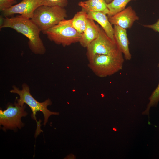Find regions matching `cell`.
<instances>
[{
	"instance_id": "7a4b0ae2",
	"label": "cell",
	"mask_w": 159,
	"mask_h": 159,
	"mask_svg": "<svg viewBox=\"0 0 159 159\" xmlns=\"http://www.w3.org/2000/svg\"><path fill=\"white\" fill-rule=\"evenodd\" d=\"M87 58L89 67L100 77L111 76L122 70L124 61L121 51L114 55L97 54Z\"/></svg>"
},
{
	"instance_id": "d6986e66",
	"label": "cell",
	"mask_w": 159,
	"mask_h": 159,
	"mask_svg": "<svg viewBox=\"0 0 159 159\" xmlns=\"http://www.w3.org/2000/svg\"><path fill=\"white\" fill-rule=\"evenodd\" d=\"M143 26L145 27L151 29L159 33V19L155 23L153 24H144Z\"/></svg>"
},
{
	"instance_id": "52a82bcc",
	"label": "cell",
	"mask_w": 159,
	"mask_h": 159,
	"mask_svg": "<svg viewBox=\"0 0 159 159\" xmlns=\"http://www.w3.org/2000/svg\"><path fill=\"white\" fill-rule=\"evenodd\" d=\"M86 48L87 57L97 54L114 55L120 51L115 41L109 38L102 27L97 37Z\"/></svg>"
},
{
	"instance_id": "7402d4cb",
	"label": "cell",
	"mask_w": 159,
	"mask_h": 159,
	"mask_svg": "<svg viewBox=\"0 0 159 159\" xmlns=\"http://www.w3.org/2000/svg\"><path fill=\"white\" fill-rule=\"evenodd\" d=\"M148 124L149 125H151V124L150 123V122L149 120H148Z\"/></svg>"
},
{
	"instance_id": "8fae6325",
	"label": "cell",
	"mask_w": 159,
	"mask_h": 159,
	"mask_svg": "<svg viewBox=\"0 0 159 159\" xmlns=\"http://www.w3.org/2000/svg\"><path fill=\"white\" fill-rule=\"evenodd\" d=\"M100 29L98 24H96L92 19L89 18L87 20L85 30L82 34L79 42L81 45L87 47L88 45L97 38L99 35Z\"/></svg>"
},
{
	"instance_id": "4fadbf2b",
	"label": "cell",
	"mask_w": 159,
	"mask_h": 159,
	"mask_svg": "<svg viewBox=\"0 0 159 159\" xmlns=\"http://www.w3.org/2000/svg\"><path fill=\"white\" fill-rule=\"evenodd\" d=\"M82 10L88 13L90 11L100 12L108 15L109 10L105 0H87L78 3Z\"/></svg>"
},
{
	"instance_id": "6da1fadb",
	"label": "cell",
	"mask_w": 159,
	"mask_h": 159,
	"mask_svg": "<svg viewBox=\"0 0 159 159\" xmlns=\"http://www.w3.org/2000/svg\"><path fill=\"white\" fill-rule=\"evenodd\" d=\"M9 28L26 37L29 39V49L34 53L42 55L45 53L46 49L40 37V30L31 19L20 16L5 17L0 29Z\"/></svg>"
},
{
	"instance_id": "ac0fdd59",
	"label": "cell",
	"mask_w": 159,
	"mask_h": 159,
	"mask_svg": "<svg viewBox=\"0 0 159 159\" xmlns=\"http://www.w3.org/2000/svg\"><path fill=\"white\" fill-rule=\"evenodd\" d=\"M16 3V0H0V10L2 12L10 8Z\"/></svg>"
},
{
	"instance_id": "9a60e30c",
	"label": "cell",
	"mask_w": 159,
	"mask_h": 159,
	"mask_svg": "<svg viewBox=\"0 0 159 159\" xmlns=\"http://www.w3.org/2000/svg\"><path fill=\"white\" fill-rule=\"evenodd\" d=\"M136 0H113L107 6L110 12L108 17L112 16L125 9L127 4L131 1Z\"/></svg>"
},
{
	"instance_id": "ffe728a7",
	"label": "cell",
	"mask_w": 159,
	"mask_h": 159,
	"mask_svg": "<svg viewBox=\"0 0 159 159\" xmlns=\"http://www.w3.org/2000/svg\"><path fill=\"white\" fill-rule=\"evenodd\" d=\"M4 19V18L1 15L0 17V27L3 24Z\"/></svg>"
},
{
	"instance_id": "7c38bea8",
	"label": "cell",
	"mask_w": 159,
	"mask_h": 159,
	"mask_svg": "<svg viewBox=\"0 0 159 159\" xmlns=\"http://www.w3.org/2000/svg\"><path fill=\"white\" fill-rule=\"evenodd\" d=\"M89 18L95 21L100 24L108 36L115 41L114 36V29L105 14L100 12L90 11L87 13Z\"/></svg>"
},
{
	"instance_id": "9c48e42d",
	"label": "cell",
	"mask_w": 159,
	"mask_h": 159,
	"mask_svg": "<svg viewBox=\"0 0 159 159\" xmlns=\"http://www.w3.org/2000/svg\"><path fill=\"white\" fill-rule=\"evenodd\" d=\"M108 18L112 25H117L125 29L131 28L135 21L139 19L131 6Z\"/></svg>"
},
{
	"instance_id": "ba28073f",
	"label": "cell",
	"mask_w": 159,
	"mask_h": 159,
	"mask_svg": "<svg viewBox=\"0 0 159 159\" xmlns=\"http://www.w3.org/2000/svg\"><path fill=\"white\" fill-rule=\"evenodd\" d=\"M42 5L40 0H22L20 2L1 12L5 17L19 14L24 18L31 19L35 10Z\"/></svg>"
},
{
	"instance_id": "603a6c76",
	"label": "cell",
	"mask_w": 159,
	"mask_h": 159,
	"mask_svg": "<svg viewBox=\"0 0 159 159\" xmlns=\"http://www.w3.org/2000/svg\"><path fill=\"white\" fill-rule=\"evenodd\" d=\"M113 130H115V131H116L117 130L116 129L114 128L113 129Z\"/></svg>"
},
{
	"instance_id": "277c9868",
	"label": "cell",
	"mask_w": 159,
	"mask_h": 159,
	"mask_svg": "<svg viewBox=\"0 0 159 159\" xmlns=\"http://www.w3.org/2000/svg\"><path fill=\"white\" fill-rule=\"evenodd\" d=\"M42 33L50 41L63 47L79 42L82 35L73 27L72 19H64Z\"/></svg>"
},
{
	"instance_id": "30bf717a",
	"label": "cell",
	"mask_w": 159,
	"mask_h": 159,
	"mask_svg": "<svg viewBox=\"0 0 159 159\" xmlns=\"http://www.w3.org/2000/svg\"><path fill=\"white\" fill-rule=\"evenodd\" d=\"M113 29L114 39L119 49L123 54L125 60H130L132 56L130 52V43L126 29L116 25H114Z\"/></svg>"
},
{
	"instance_id": "5b68a950",
	"label": "cell",
	"mask_w": 159,
	"mask_h": 159,
	"mask_svg": "<svg viewBox=\"0 0 159 159\" xmlns=\"http://www.w3.org/2000/svg\"><path fill=\"white\" fill-rule=\"evenodd\" d=\"M21 90H19L15 86H13L10 92L19 95V98L16 99V100L17 102H16L19 105L23 106L25 104L29 106L32 112V117L36 121L37 124L38 122L36 120L35 115L37 112L41 111L43 113L44 117L43 124L44 125H46L50 116L52 115H59V113L51 112L47 109V107L52 104V102L50 99H48L43 102H40L32 95L29 87L27 84H23Z\"/></svg>"
},
{
	"instance_id": "3957f363",
	"label": "cell",
	"mask_w": 159,
	"mask_h": 159,
	"mask_svg": "<svg viewBox=\"0 0 159 159\" xmlns=\"http://www.w3.org/2000/svg\"><path fill=\"white\" fill-rule=\"evenodd\" d=\"M67 17L64 7L42 5L35 10L31 19L43 32L57 24Z\"/></svg>"
},
{
	"instance_id": "2e32d148",
	"label": "cell",
	"mask_w": 159,
	"mask_h": 159,
	"mask_svg": "<svg viewBox=\"0 0 159 159\" xmlns=\"http://www.w3.org/2000/svg\"><path fill=\"white\" fill-rule=\"evenodd\" d=\"M157 67L159 68V63ZM149 100L150 101L147 105V108L142 112V114L148 115V119H149V113L150 108L152 107H156L159 102V82L158 86L152 93Z\"/></svg>"
},
{
	"instance_id": "5bb4252c",
	"label": "cell",
	"mask_w": 159,
	"mask_h": 159,
	"mask_svg": "<svg viewBox=\"0 0 159 159\" xmlns=\"http://www.w3.org/2000/svg\"><path fill=\"white\" fill-rule=\"evenodd\" d=\"M89 18L87 13L82 10L77 12L72 19V25L79 33L82 34L85 29Z\"/></svg>"
},
{
	"instance_id": "e0dca14e",
	"label": "cell",
	"mask_w": 159,
	"mask_h": 159,
	"mask_svg": "<svg viewBox=\"0 0 159 159\" xmlns=\"http://www.w3.org/2000/svg\"><path fill=\"white\" fill-rule=\"evenodd\" d=\"M42 5L49 6H58L65 7L68 4V0H40Z\"/></svg>"
},
{
	"instance_id": "44dd1931",
	"label": "cell",
	"mask_w": 159,
	"mask_h": 159,
	"mask_svg": "<svg viewBox=\"0 0 159 159\" xmlns=\"http://www.w3.org/2000/svg\"><path fill=\"white\" fill-rule=\"evenodd\" d=\"M107 4H108L112 1L113 0H105Z\"/></svg>"
},
{
	"instance_id": "8992f818",
	"label": "cell",
	"mask_w": 159,
	"mask_h": 159,
	"mask_svg": "<svg viewBox=\"0 0 159 159\" xmlns=\"http://www.w3.org/2000/svg\"><path fill=\"white\" fill-rule=\"evenodd\" d=\"M25 108L26 105L21 106L15 101L14 104H9L6 110L0 109V125L3 126V130L21 129L24 126L21 118L27 115Z\"/></svg>"
}]
</instances>
